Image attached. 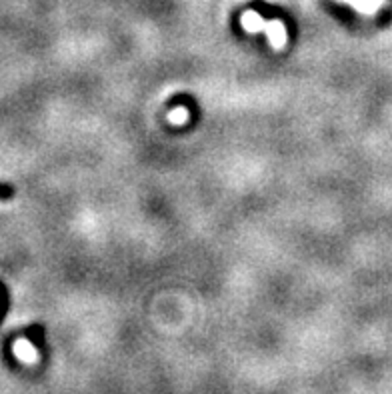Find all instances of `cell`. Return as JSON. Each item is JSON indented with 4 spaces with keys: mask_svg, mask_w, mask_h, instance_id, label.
Here are the masks:
<instances>
[{
    "mask_svg": "<svg viewBox=\"0 0 392 394\" xmlns=\"http://www.w3.org/2000/svg\"><path fill=\"white\" fill-rule=\"evenodd\" d=\"M240 22H242V29L248 30V32H262L265 30L274 50L284 48V44H286V29H284V24L280 20L266 22V20H262V16L256 15L254 10H248V13L242 15Z\"/></svg>",
    "mask_w": 392,
    "mask_h": 394,
    "instance_id": "cell-1",
    "label": "cell"
},
{
    "mask_svg": "<svg viewBox=\"0 0 392 394\" xmlns=\"http://www.w3.org/2000/svg\"><path fill=\"white\" fill-rule=\"evenodd\" d=\"M14 354H16V358L20 360V363H24V365H36L38 360H41V354L38 351L28 342L27 338H18L16 342H14L13 346Z\"/></svg>",
    "mask_w": 392,
    "mask_h": 394,
    "instance_id": "cell-2",
    "label": "cell"
},
{
    "mask_svg": "<svg viewBox=\"0 0 392 394\" xmlns=\"http://www.w3.org/2000/svg\"><path fill=\"white\" fill-rule=\"evenodd\" d=\"M342 2L354 6V8H356L358 13H363V15H374L378 8L384 4V0H342Z\"/></svg>",
    "mask_w": 392,
    "mask_h": 394,
    "instance_id": "cell-3",
    "label": "cell"
},
{
    "mask_svg": "<svg viewBox=\"0 0 392 394\" xmlns=\"http://www.w3.org/2000/svg\"><path fill=\"white\" fill-rule=\"evenodd\" d=\"M188 120V111L186 108H176L168 114V122L170 125H184Z\"/></svg>",
    "mask_w": 392,
    "mask_h": 394,
    "instance_id": "cell-4",
    "label": "cell"
}]
</instances>
